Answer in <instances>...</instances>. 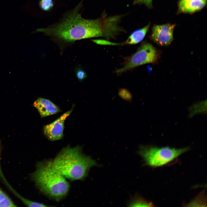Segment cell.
<instances>
[{
    "instance_id": "13",
    "label": "cell",
    "mask_w": 207,
    "mask_h": 207,
    "mask_svg": "<svg viewBox=\"0 0 207 207\" xmlns=\"http://www.w3.org/2000/svg\"><path fill=\"white\" fill-rule=\"evenodd\" d=\"M204 193L202 192L192 200L188 205L191 206H205V197Z\"/></svg>"
},
{
    "instance_id": "8",
    "label": "cell",
    "mask_w": 207,
    "mask_h": 207,
    "mask_svg": "<svg viewBox=\"0 0 207 207\" xmlns=\"http://www.w3.org/2000/svg\"><path fill=\"white\" fill-rule=\"evenodd\" d=\"M41 118L55 114L61 111L60 108L49 99L39 98L33 103Z\"/></svg>"
},
{
    "instance_id": "6",
    "label": "cell",
    "mask_w": 207,
    "mask_h": 207,
    "mask_svg": "<svg viewBox=\"0 0 207 207\" xmlns=\"http://www.w3.org/2000/svg\"><path fill=\"white\" fill-rule=\"evenodd\" d=\"M73 109L72 108L54 121L43 126V133L48 139L51 141H55L63 138L64 121L70 114Z\"/></svg>"
},
{
    "instance_id": "18",
    "label": "cell",
    "mask_w": 207,
    "mask_h": 207,
    "mask_svg": "<svg viewBox=\"0 0 207 207\" xmlns=\"http://www.w3.org/2000/svg\"><path fill=\"white\" fill-rule=\"evenodd\" d=\"M153 0H134L135 5L144 4L149 8L152 7V2Z\"/></svg>"
},
{
    "instance_id": "5",
    "label": "cell",
    "mask_w": 207,
    "mask_h": 207,
    "mask_svg": "<svg viewBox=\"0 0 207 207\" xmlns=\"http://www.w3.org/2000/svg\"><path fill=\"white\" fill-rule=\"evenodd\" d=\"M157 58V53L153 46L149 43H143L137 51L128 58L123 66L116 70L115 72L120 75L141 65L153 63Z\"/></svg>"
},
{
    "instance_id": "15",
    "label": "cell",
    "mask_w": 207,
    "mask_h": 207,
    "mask_svg": "<svg viewBox=\"0 0 207 207\" xmlns=\"http://www.w3.org/2000/svg\"><path fill=\"white\" fill-rule=\"evenodd\" d=\"M39 5L43 11H49L52 9L54 5L53 0H40Z\"/></svg>"
},
{
    "instance_id": "10",
    "label": "cell",
    "mask_w": 207,
    "mask_h": 207,
    "mask_svg": "<svg viewBox=\"0 0 207 207\" xmlns=\"http://www.w3.org/2000/svg\"><path fill=\"white\" fill-rule=\"evenodd\" d=\"M150 24L144 27L133 31L122 45L137 44L141 41L145 37L149 29Z\"/></svg>"
},
{
    "instance_id": "16",
    "label": "cell",
    "mask_w": 207,
    "mask_h": 207,
    "mask_svg": "<svg viewBox=\"0 0 207 207\" xmlns=\"http://www.w3.org/2000/svg\"><path fill=\"white\" fill-rule=\"evenodd\" d=\"M93 42L99 45H108L112 46H118L122 45V44L120 43H116L113 42L109 41L108 40L104 39H93L92 40Z\"/></svg>"
},
{
    "instance_id": "3",
    "label": "cell",
    "mask_w": 207,
    "mask_h": 207,
    "mask_svg": "<svg viewBox=\"0 0 207 207\" xmlns=\"http://www.w3.org/2000/svg\"><path fill=\"white\" fill-rule=\"evenodd\" d=\"M36 168L31 177L41 191L57 201L66 195L69 184L55 168L53 161L38 162Z\"/></svg>"
},
{
    "instance_id": "12",
    "label": "cell",
    "mask_w": 207,
    "mask_h": 207,
    "mask_svg": "<svg viewBox=\"0 0 207 207\" xmlns=\"http://www.w3.org/2000/svg\"><path fill=\"white\" fill-rule=\"evenodd\" d=\"M9 197L0 188V207H16Z\"/></svg>"
},
{
    "instance_id": "14",
    "label": "cell",
    "mask_w": 207,
    "mask_h": 207,
    "mask_svg": "<svg viewBox=\"0 0 207 207\" xmlns=\"http://www.w3.org/2000/svg\"><path fill=\"white\" fill-rule=\"evenodd\" d=\"M118 94L121 99L125 101L131 102L133 101V97L131 93L126 89L120 88L118 91Z\"/></svg>"
},
{
    "instance_id": "4",
    "label": "cell",
    "mask_w": 207,
    "mask_h": 207,
    "mask_svg": "<svg viewBox=\"0 0 207 207\" xmlns=\"http://www.w3.org/2000/svg\"><path fill=\"white\" fill-rule=\"evenodd\" d=\"M189 150L188 147L176 149L168 147H158L143 145L140 147L139 153L147 165L157 167L169 163Z\"/></svg>"
},
{
    "instance_id": "11",
    "label": "cell",
    "mask_w": 207,
    "mask_h": 207,
    "mask_svg": "<svg viewBox=\"0 0 207 207\" xmlns=\"http://www.w3.org/2000/svg\"><path fill=\"white\" fill-rule=\"evenodd\" d=\"M128 205L131 207L154 206L151 202L147 201L138 195H135L131 200Z\"/></svg>"
},
{
    "instance_id": "2",
    "label": "cell",
    "mask_w": 207,
    "mask_h": 207,
    "mask_svg": "<svg viewBox=\"0 0 207 207\" xmlns=\"http://www.w3.org/2000/svg\"><path fill=\"white\" fill-rule=\"evenodd\" d=\"M53 162L58 171L66 179L72 181L83 179L90 168L97 164L91 157L84 154L78 146L63 148Z\"/></svg>"
},
{
    "instance_id": "17",
    "label": "cell",
    "mask_w": 207,
    "mask_h": 207,
    "mask_svg": "<svg viewBox=\"0 0 207 207\" xmlns=\"http://www.w3.org/2000/svg\"><path fill=\"white\" fill-rule=\"evenodd\" d=\"M76 74L77 78L80 81L84 80L87 77L86 72L82 69H78L76 70Z\"/></svg>"
},
{
    "instance_id": "7",
    "label": "cell",
    "mask_w": 207,
    "mask_h": 207,
    "mask_svg": "<svg viewBox=\"0 0 207 207\" xmlns=\"http://www.w3.org/2000/svg\"><path fill=\"white\" fill-rule=\"evenodd\" d=\"M175 26L174 24L168 23L154 26L151 36L152 39L160 45H169L173 40Z\"/></svg>"
},
{
    "instance_id": "1",
    "label": "cell",
    "mask_w": 207,
    "mask_h": 207,
    "mask_svg": "<svg viewBox=\"0 0 207 207\" xmlns=\"http://www.w3.org/2000/svg\"><path fill=\"white\" fill-rule=\"evenodd\" d=\"M81 3L69 13L59 23L45 28L38 29L63 47L75 41L93 37L114 39L118 31V23L113 16H104L95 19L83 18L79 12Z\"/></svg>"
},
{
    "instance_id": "9",
    "label": "cell",
    "mask_w": 207,
    "mask_h": 207,
    "mask_svg": "<svg viewBox=\"0 0 207 207\" xmlns=\"http://www.w3.org/2000/svg\"><path fill=\"white\" fill-rule=\"evenodd\" d=\"M207 0H180L178 4L179 10L181 12L193 13L203 8Z\"/></svg>"
}]
</instances>
